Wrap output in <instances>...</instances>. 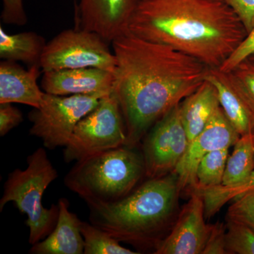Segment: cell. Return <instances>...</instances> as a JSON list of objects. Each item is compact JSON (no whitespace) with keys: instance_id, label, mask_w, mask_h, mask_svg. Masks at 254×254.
Returning <instances> with one entry per match:
<instances>
[{"instance_id":"12","label":"cell","mask_w":254,"mask_h":254,"mask_svg":"<svg viewBox=\"0 0 254 254\" xmlns=\"http://www.w3.org/2000/svg\"><path fill=\"white\" fill-rule=\"evenodd\" d=\"M115 74L102 68L86 67L43 71L45 93L62 95H108L113 91Z\"/></svg>"},{"instance_id":"18","label":"cell","mask_w":254,"mask_h":254,"mask_svg":"<svg viewBox=\"0 0 254 254\" xmlns=\"http://www.w3.org/2000/svg\"><path fill=\"white\" fill-rule=\"evenodd\" d=\"M46 45L44 38L34 32L9 34L0 27V58L4 60L40 65Z\"/></svg>"},{"instance_id":"4","label":"cell","mask_w":254,"mask_h":254,"mask_svg":"<svg viewBox=\"0 0 254 254\" xmlns=\"http://www.w3.org/2000/svg\"><path fill=\"white\" fill-rule=\"evenodd\" d=\"M122 145L76 161L64 177V185L88 206L125 198L145 176L143 154Z\"/></svg>"},{"instance_id":"31","label":"cell","mask_w":254,"mask_h":254,"mask_svg":"<svg viewBox=\"0 0 254 254\" xmlns=\"http://www.w3.org/2000/svg\"><path fill=\"white\" fill-rule=\"evenodd\" d=\"M252 140H253V143H254V128L253 130V132H252Z\"/></svg>"},{"instance_id":"17","label":"cell","mask_w":254,"mask_h":254,"mask_svg":"<svg viewBox=\"0 0 254 254\" xmlns=\"http://www.w3.org/2000/svg\"><path fill=\"white\" fill-rule=\"evenodd\" d=\"M206 80L215 87L220 107L232 126L241 136L252 135L254 117L232 86L226 73L218 68H210Z\"/></svg>"},{"instance_id":"10","label":"cell","mask_w":254,"mask_h":254,"mask_svg":"<svg viewBox=\"0 0 254 254\" xmlns=\"http://www.w3.org/2000/svg\"><path fill=\"white\" fill-rule=\"evenodd\" d=\"M240 135L219 107L206 126L189 143L186 153L174 172L177 173L181 190H193L196 184V170L202 158L214 150L230 148Z\"/></svg>"},{"instance_id":"20","label":"cell","mask_w":254,"mask_h":254,"mask_svg":"<svg viewBox=\"0 0 254 254\" xmlns=\"http://www.w3.org/2000/svg\"><path fill=\"white\" fill-rule=\"evenodd\" d=\"M254 190V169L250 177L237 186L210 187L193 192L199 193L204 200L205 218L210 219L230 201Z\"/></svg>"},{"instance_id":"8","label":"cell","mask_w":254,"mask_h":254,"mask_svg":"<svg viewBox=\"0 0 254 254\" xmlns=\"http://www.w3.org/2000/svg\"><path fill=\"white\" fill-rule=\"evenodd\" d=\"M40 65L43 71L94 67L115 73L117 59L99 35L82 28L68 29L46 45Z\"/></svg>"},{"instance_id":"1","label":"cell","mask_w":254,"mask_h":254,"mask_svg":"<svg viewBox=\"0 0 254 254\" xmlns=\"http://www.w3.org/2000/svg\"><path fill=\"white\" fill-rule=\"evenodd\" d=\"M112 43L117 59L113 91L126 126L125 145L136 147L169 110L199 88L210 68L128 31Z\"/></svg>"},{"instance_id":"24","label":"cell","mask_w":254,"mask_h":254,"mask_svg":"<svg viewBox=\"0 0 254 254\" xmlns=\"http://www.w3.org/2000/svg\"><path fill=\"white\" fill-rule=\"evenodd\" d=\"M227 254H254V230L245 224L227 220Z\"/></svg>"},{"instance_id":"30","label":"cell","mask_w":254,"mask_h":254,"mask_svg":"<svg viewBox=\"0 0 254 254\" xmlns=\"http://www.w3.org/2000/svg\"><path fill=\"white\" fill-rule=\"evenodd\" d=\"M235 11L250 32L254 24V0H224Z\"/></svg>"},{"instance_id":"27","label":"cell","mask_w":254,"mask_h":254,"mask_svg":"<svg viewBox=\"0 0 254 254\" xmlns=\"http://www.w3.org/2000/svg\"><path fill=\"white\" fill-rule=\"evenodd\" d=\"M1 19L6 24L24 26L28 18L22 0H2Z\"/></svg>"},{"instance_id":"32","label":"cell","mask_w":254,"mask_h":254,"mask_svg":"<svg viewBox=\"0 0 254 254\" xmlns=\"http://www.w3.org/2000/svg\"><path fill=\"white\" fill-rule=\"evenodd\" d=\"M248 59H250L251 60H252V61L254 62V55H253V56L251 57V58H248Z\"/></svg>"},{"instance_id":"19","label":"cell","mask_w":254,"mask_h":254,"mask_svg":"<svg viewBox=\"0 0 254 254\" xmlns=\"http://www.w3.org/2000/svg\"><path fill=\"white\" fill-rule=\"evenodd\" d=\"M254 169V145L252 135L240 136L227 159L222 186H237L250 177Z\"/></svg>"},{"instance_id":"6","label":"cell","mask_w":254,"mask_h":254,"mask_svg":"<svg viewBox=\"0 0 254 254\" xmlns=\"http://www.w3.org/2000/svg\"><path fill=\"white\" fill-rule=\"evenodd\" d=\"M123 113L114 91L100 99L91 113L82 118L64 150L66 163L126 144Z\"/></svg>"},{"instance_id":"16","label":"cell","mask_w":254,"mask_h":254,"mask_svg":"<svg viewBox=\"0 0 254 254\" xmlns=\"http://www.w3.org/2000/svg\"><path fill=\"white\" fill-rule=\"evenodd\" d=\"M220 106L216 90L207 80L180 103V117L189 143L203 131Z\"/></svg>"},{"instance_id":"22","label":"cell","mask_w":254,"mask_h":254,"mask_svg":"<svg viewBox=\"0 0 254 254\" xmlns=\"http://www.w3.org/2000/svg\"><path fill=\"white\" fill-rule=\"evenodd\" d=\"M82 236L84 239V254H136L120 245V241L93 224L82 222Z\"/></svg>"},{"instance_id":"23","label":"cell","mask_w":254,"mask_h":254,"mask_svg":"<svg viewBox=\"0 0 254 254\" xmlns=\"http://www.w3.org/2000/svg\"><path fill=\"white\" fill-rule=\"evenodd\" d=\"M225 73L254 118V62L247 59Z\"/></svg>"},{"instance_id":"3","label":"cell","mask_w":254,"mask_h":254,"mask_svg":"<svg viewBox=\"0 0 254 254\" xmlns=\"http://www.w3.org/2000/svg\"><path fill=\"white\" fill-rule=\"evenodd\" d=\"M182 191L175 172L148 179L125 198L90 205V222L120 242L155 249L173 227Z\"/></svg>"},{"instance_id":"2","label":"cell","mask_w":254,"mask_h":254,"mask_svg":"<svg viewBox=\"0 0 254 254\" xmlns=\"http://www.w3.org/2000/svg\"><path fill=\"white\" fill-rule=\"evenodd\" d=\"M126 31L219 68L248 34L224 0H138Z\"/></svg>"},{"instance_id":"28","label":"cell","mask_w":254,"mask_h":254,"mask_svg":"<svg viewBox=\"0 0 254 254\" xmlns=\"http://www.w3.org/2000/svg\"><path fill=\"white\" fill-rule=\"evenodd\" d=\"M227 227L217 222L211 225L210 234L203 254H226Z\"/></svg>"},{"instance_id":"15","label":"cell","mask_w":254,"mask_h":254,"mask_svg":"<svg viewBox=\"0 0 254 254\" xmlns=\"http://www.w3.org/2000/svg\"><path fill=\"white\" fill-rule=\"evenodd\" d=\"M59 216L53 231L44 240L32 245L33 254H84V239L82 236V221L68 210L67 199L58 201Z\"/></svg>"},{"instance_id":"5","label":"cell","mask_w":254,"mask_h":254,"mask_svg":"<svg viewBox=\"0 0 254 254\" xmlns=\"http://www.w3.org/2000/svg\"><path fill=\"white\" fill-rule=\"evenodd\" d=\"M26 170L16 169L5 182L0 199V212L12 202L21 213L27 215L26 225L29 227L31 246L44 240L54 230L59 216V206L44 208L43 196L48 186L58 176V171L44 148L35 150L27 158Z\"/></svg>"},{"instance_id":"14","label":"cell","mask_w":254,"mask_h":254,"mask_svg":"<svg viewBox=\"0 0 254 254\" xmlns=\"http://www.w3.org/2000/svg\"><path fill=\"white\" fill-rule=\"evenodd\" d=\"M40 68V65H34L26 70L16 62H1L0 104L21 103L33 108H40L45 93L37 83Z\"/></svg>"},{"instance_id":"25","label":"cell","mask_w":254,"mask_h":254,"mask_svg":"<svg viewBox=\"0 0 254 254\" xmlns=\"http://www.w3.org/2000/svg\"><path fill=\"white\" fill-rule=\"evenodd\" d=\"M226 220L245 224L254 230V190L232 200Z\"/></svg>"},{"instance_id":"7","label":"cell","mask_w":254,"mask_h":254,"mask_svg":"<svg viewBox=\"0 0 254 254\" xmlns=\"http://www.w3.org/2000/svg\"><path fill=\"white\" fill-rule=\"evenodd\" d=\"M104 96L101 94L62 96L45 93L40 108H33L28 115L32 123L30 133L41 139L48 149L65 147L78 122L91 113Z\"/></svg>"},{"instance_id":"29","label":"cell","mask_w":254,"mask_h":254,"mask_svg":"<svg viewBox=\"0 0 254 254\" xmlns=\"http://www.w3.org/2000/svg\"><path fill=\"white\" fill-rule=\"evenodd\" d=\"M23 122V115L11 103L0 104V136H4Z\"/></svg>"},{"instance_id":"21","label":"cell","mask_w":254,"mask_h":254,"mask_svg":"<svg viewBox=\"0 0 254 254\" xmlns=\"http://www.w3.org/2000/svg\"><path fill=\"white\" fill-rule=\"evenodd\" d=\"M229 149L214 150L202 158L196 170V184L191 192L222 185Z\"/></svg>"},{"instance_id":"11","label":"cell","mask_w":254,"mask_h":254,"mask_svg":"<svg viewBox=\"0 0 254 254\" xmlns=\"http://www.w3.org/2000/svg\"><path fill=\"white\" fill-rule=\"evenodd\" d=\"M204 200L196 192L179 214L169 235L155 247L156 254H203L211 225L205 221Z\"/></svg>"},{"instance_id":"13","label":"cell","mask_w":254,"mask_h":254,"mask_svg":"<svg viewBox=\"0 0 254 254\" xmlns=\"http://www.w3.org/2000/svg\"><path fill=\"white\" fill-rule=\"evenodd\" d=\"M138 0H80V26L113 42L127 30Z\"/></svg>"},{"instance_id":"9","label":"cell","mask_w":254,"mask_h":254,"mask_svg":"<svg viewBox=\"0 0 254 254\" xmlns=\"http://www.w3.org/2000/svg\"><path fill=\"white\" fill-rule=\"evenodd\" d=\"M180 103L169 110L145 135L142 154L147 178L173 173L186 153L189 140L180 117Z\"/></svg>"},{"instance_id":"26","label":"cell","mask_w":254,"mask_h":254,"mask_svg":"<svg viewBox=\"0 0 254 254\" xmlns=\"http://www.w3.org/2000/svg\"><path fill=\"white\" fill-rule=\"evenodd\" d=\"M254 55V24L243 41L218 68L224 73L228 72L239 64Z\"/></svg>"}]
</instances>
